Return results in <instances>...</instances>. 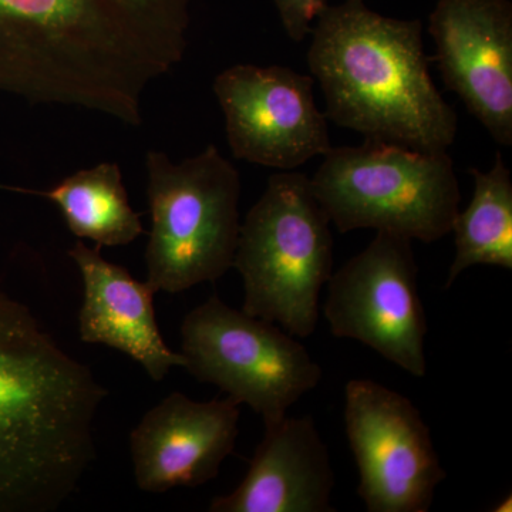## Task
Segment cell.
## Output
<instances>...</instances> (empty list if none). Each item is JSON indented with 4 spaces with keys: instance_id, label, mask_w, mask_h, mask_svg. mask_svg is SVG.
<instances>
[{
    "instance_id": "cell-16",
    "label": "cell",
    "mask_w": 512,
    "mask_h": 512,
    "mask_svg": "<svg viewBox=\"0 0 512 512\" xmlns=\"http://www.w3.org/2000/svg\"><path fill=\"white\" fill-rule=\"evenodd\" d=\"M474 192L470 204L458 211L451 234L456 255L448 268L446 286L477 265L512 271V180L500 153L488 171L471 170Z\"/></svg>"
},
{
    "instance_id": "cell-18",
    "label": "cell",
    "mask_w": 512,
    "mask_h": 512,
    "mask_svg": "<svg viewBox=\"0 0 512 512\" xmlns=\"http://www.w3.org/2000/svg\"><path fill=\"white\" fill-rule=\"evenodd\" d=\"M512 497L508 494V497H504V500L500 504L495 505L493 511L495 512H511L512 511Z\"/></svg>"
},
{
    "instance_id": "cell-15",
    "label": "cell",
    "mask_w": 512,
    "mask_h": 512,
    "mask_svg": "<svg viewBox=\"0 0 512 512\" xmlns=\"http://www.w3.org/2000/svg\"><path fill=\"white\" fill-rule=\"evenodd\" d=\"M55 202L74 237L99 248L124 247L144 234L141 217L128 201L120 165L101 163L64 178L49 191L9 188Z\"/></svg>"
},
{
    "instance_id": "cell-10",
    "label": "cell",
    "mask_w": 512,
    "mask_h": 512,
    "mask_svg": "<svg viewBox=\"0 0 512 512\" xmlns=\"http://www.w3.org/2000/svg\"><path fill=\"white\" fill-rule=\"evenodd\" d=\"M214 93L238 160L292 171L332 148L328 117L316 106L313 80L306 74L235 64L215 77Z\"/></svg>"
},
{
    "instance_id": "cell-7",
    "label": "cell",
    "mask_w": 512,
    "mask_h": 512,
    "mask_svg": "<svg viewBox=\"0 0 512 512\" xmlns=\"http://www.w3.org/2000/svg\"><path fill=\"white\" fill-rule=\"evenodd\" d=\"M180 353L190 375L214 384L232 402L247 404L265 427L284 419L323 376L298 338L217 295L185 316Z\"/></svg>"
},
{
    "instance_id": "cell-8",
    "label": "cell",
    "mask_w": 512,
    "mask_h": 512,
    "mask_svg": "<svg viewBox=\"0 0 512 512\" xmlns=\"http://www.w3.org/2000/svg\"><path fill=\"white\" fill-rule=\"evenodd\" d=\"M413 241L377 231L328 281L323 313L336 338L353 339L414 377L427 375V316Z\"/></svg>"
},
{
    "instance_id": "cell-1",
    "label": "cell",
    "mask_w": 512,
    "mask_h": 512,
    "mask_svg": "<svg viewBox=\"0 0 512 512\" xmlns=\"http://www.w3.org/2000/svg\"><path fill=\"white\" fill-rule=\"evenodd\" d=\"M194 0H0V93L143 124L183 60Z\"/></svg>"
},
{
    "instance_id": "cell-14",
    "label": "cell",
    "mask_w": 512,
    "mask_h": 512,
    "mask_svg": "<svg viewBox=\"0 0 512 512\" xmlns=\"http://www.w3.org/2000/svg\"><path fill=\"white\" fill-rule=\"evenodd\" d=\"M100 249L79 241L69 251L83 282L80 339L119 350L141 365L154 382L164 380L173 367L184 369V356L170 349L158 328L156 292L123 266L104 259Z\"/></svg>"
},
{
    "instance_id": "cell-11",
    "label": "cell",
    "mask_w": 512,
    "mask_h": 512,
    "mask_svg": "<svg viewBox=\"0 0 512 512\" xmlns=\"http://www.w3.org/2000/svg\"><path fill=\"white\" fill-rule=\"evenodd\" d=\"M437 63L490 136L512 146V5L510 0H439L429 18Z\"/></svg>"
},
{
    "instance_id": "cell-5",
    "label": "cell",
    "mask_w": 512,
    "mask_h": 512,
    "mask_svg": "<svg viewBox=\"0 0 512 512\" xmlns=\"http://www.w3.org/2000/svg\"><path fill=\"white\" fill-rule=\"evenodd\" d=\"M323 157L312 190L340 234L375 229L423 244L451 234L461 192L447 151L366 140Z\"/></svg>"
},
{
    "instance_id": "cell-4",
    "label": "cell",
    "mask_w": 512,
    "mask_h": 512,
    "mask_svg": "<svg viewBox=\"0 0 512 512\" xmlns=\"http://www.w3.org/2000/svg\"><path fill=\"white\" fill-rule=\"evenodd\" d=\"M330 225L311 178L295 171L272 175L239 228L232 268L244 285L242 311L295 338L312 336L320 292L333 274Z\"/></svg>"
},
{
    "instance_id": "cell-12",
    "label": "cell",
    "mask_w": 512,
    "mask_h": 512,
    "mask_svg": "<svg viewBox=\"0 0 512 512\" xmlns=\"http://www.w3.org/2000/svg\"><path fill=\"white\" fill-rule=\"evenodd\" d=\"M238 421L239 404L229 397L195 402L183 393H171L130 433L137 487L163 494L210 483L234 453Z\"/></svg>"
},
{
    "instance_id": "cell-3",
    "label": "cell",
    "mask_w": 512,
    "mask_h": 512,
    "mask_svg": "<svg viewBox=\"0 0 512 512\" xmlns=\"http://www.w3.org/2000/svg\"><path fill=\"white\" fill-rule=\"evenodd\" d=\"M309 69L326 117L365 136L420 151H447L457 113L431 79L420 20L387 18L365 0L326 6L312 28Z\"/></svg>"
},
{
    "instance_id": "cell-13",
    "label": "cell",
    "mask_w": 512,
    "mask_h": 512,
    "mask_svg": "<svg viewBox=\"0 0 512 512\" xmlns=\"http://www.w3.org/2000/svg\"><path fill=\"white\" fill-rule=\"evenodd\" d=\"M336 477L328 447L312 416L265 427L247 476L232 493L211 501V512H335Z\"/></svg>"
},
{
    "instance_id": "cell-9",
    "label": "cell",
    "mask_w": 512,
    "mask_h": 512,
    "mask_svg": "<svg viewBox=\"0 0 512 512\" xmlns=\"http://www.w3.org/2000/svg\"><path fill=\"white\" fill-rule=\"evenodd\" d=\"M345 427L366 510L429 512L447 473L412 400L375 380H349Z\"/></svg>"
},
{
    "instance_id": "cell-2",
    "label": "cell",
    "mask_w": 512,
    "mask_h": 512,
    "mask_svg": "<svg viewBox=\"0 0 512 512\" xmlns=\"http://www.w3.org/2000/svg\"><path fill=\"white\" fill-rule=\"evenodd\" d=\"M107 390L0 289V512H53L96 458Z\"/></svg>"
},
{
    "instance_id": "cell-6",
    "label": "cell",
    "mask_w": 512,
    "mask_h": 512,
    "mask_svg": "<svg viewBox=\"0 0 512 512\" xmlns=\"http://www.w3.org/2000/svg\"><path fill=\"white\" fill-rule=\"evenodd\" d=\"M151 231L147 284L180 293L215 282L234 265L241 178L215 146L173 163L164 151L146 154Z\"/></svg>"
},
{
    "instance_id": "cell-17",
    "label": "cell",
    "mask_w": 512,
    "mask_h": 512,
    "mask_svg": "<svg viewBox=\"0 0 512 512\" xmlns=\"http://www.w3.org/2000/svg\"><path fill=\"white\" fill-rule=\"evenodd\" d=\"M286 35L293 42H302L311 35L313 23L329 0H272Z\"/></svg>"
}]
</instances>
